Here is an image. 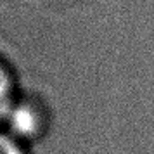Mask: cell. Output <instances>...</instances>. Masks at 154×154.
Here are the masks:
<instances>
[{
  "mask_svg": "<svg viewBox=\"0 0 154 154\" xmlns=\"http://www.w3.org/2000/svg\"><path fill=\"white\" fill-rule=\"evenodd\" d=\"M5 121L9 123L11 132L17 137H33L40 130V114L36 111V107L29 102L23 104H12L9 109Z\"/></svg>",
  "mask_w": 154,
  "mask_h": 154,
  "instance_id": "obj_1",
  "label": "cell"
},
{
  "mask_svg": "<svg viewBox=\"0 0 154 154\" xmlns=\"http://www.w3.org/2000/svg\"><path fill=\"white\" fill-rule=\"evenodd\" d=\"M12 104H14V100H12V80L9 76L7 69L0 64V121L5 119Z\"/></svg>",
  "mask_w": 154,
  "mask_h": 154,
  "instance_id": "obj_2",
  "label": "cell"
},
{
  "mask_svg": "<svg viewBox=\"0 0 154 154\" xmlns=\"http://www.w3.org/2000/svg\"><path fill=\"white\" fill-rule=\"evenodd\" d=\"M0 154H24V151L12 135L0 132Z\"/></svg>",
  "mask_w": 154,
  "mask_h": 154,
  "instance_id": "obj_3",
  "label": "cell"
}]
</instances>
